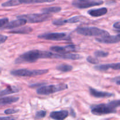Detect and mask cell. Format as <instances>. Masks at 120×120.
Segmentation results:
<instances>
[{
    "instance_id": "83f0119b",
    "label": "cell",
    "mask_w": 120,
    "mask_h": 120,
    "mask_svg": "<svg viewBox=\"0 0 120 120\" xmlns=\"http://www.w3.org/2000/svg\"><path fill=\"white\" fill-rule=\"evenodd\" d=\"M19 111V110L18 109H7L5 110L4 113L7 115H10L13 114H15Z\"/></svg>"
},
{
    "instance_id": "44dd1931",
    "label": "cell",
    "mask_w": 120,
    "mask_h": 120,
    "mask_svg": "<svg viewBox=\"0 0 120 120\" xmlns=\"http://www.w3.org/2000/svg\"><path fill=\"white\" fill-rule=\"evenodd\" d=\"M56 69V70L62 71V72H69V71H71L73 68L72 66L69 65V64H61L57 65Z\"/></svg>"
},
{
    "instance_id": "7402d4cb",
    "label": "cell",
    "mask_w": 120,
    "mask_h": 120,
    "mask_svg": "<svg viewBox=\"0 0 120 120\" xmlns=\"http://www.w3.org/2000/svg\"><path fill=\"white\" fill-rule=\"evenodd\" d=\"M55 0H19L21 4H38L45 2H52Z\"/></svg>"
},
{
    "instance_id": "836d02e7",
    "label": "cell",
    "mask_w": 120,
    "mask_h": 120,
    "mask_svg": "<svg viewBox=\"0 0 120 120\" xmlns=\"http://www.w3.org/2000/svg\"><path fill=\"white\" fill-rule=\"evenodd\" d=\"M14 118L11 117H0V120H12Z\"/></svg>"
},
{
    "instance_id": "8d00e7d4",
    "label": "cell",
    "mask_w": 120,
    "mask_h": 120,
    "mask_svg": "<svg viewBox=\"0 0 120 120\" xmlns=\"http://www.w3.org/2000/svg\"><path fill=\"white\" fill-rule=\"evenodd\" d=\"M0 91H1V89H0Z\"/></svg>"
},
{
    "instance_id": "484cf974",
    "label": "cell",
    "mask_w": 120,
    "mask_h": 120,
    "mask_svg": "<svg viewBox=\"0 0 120 120\" xmlns=\"http://www.w3.org/2000/svg\"><path fill=\"white\" fill-rule=\"evenodd\" d=\"M46 115V111L44 110H41V111H37L35 114V118L37 119H40V118H43Z\"/></svg>"
},
{
    "instance_id": "5bb4252c",
    "label": "cell",
    "mask_w": 120,
    "mask_h": 120,
    "mask_svg": "<svg viewBox=\"0 0 120 120\" xmlns=\"http://www.w3.org/2000/svg\"><path fill=\"white\" fill-rule=\"evenodd\" d=\"M69 116V111L67 110L52 111L50 114V117L53 120H62L66 118Z\"/></svg>"
},
{
    "instance_id": "d6986e66",
    "label": "cell",
    "mask_w": 120,
    "mask_h": 120,
    "mask_svg": "<svg viewBox=\"0 0 120 120\" xmlns=\"http://www.w3.org/2000/svg\"><path fill=\"white\" fill-rule=\"evenodd\" d=\"M33 30L32 28L29 26H22L18 29H14L9 32L10 34H28Z\"/></svg>"
},
{
    "instance_id": "d6a6232c",
    "label": "cell",
    "mask_w": 120,
    "mask_h": 120,
    "mask_svg": "<svg viewBox=\"0 0 120 120\" xmlns=\"http://www.w3.org/2000/svg\"><path fill=\"white\" fill-rule=\"evenodd\" d=\"M112 82H115V83H116V84H117V85H118L119 86L120 84V77L119 76H118V77H115V78H114L113 79H112Z\"/></svg>"
},
{
    "instance_id": "ba28073f",
    "label": "cell",
    "mask_w": 120,
    "mask_h": 120,
    "mask_svg": "<svg viewBox=\"0 0 120 120\" xmlns=\"http://www.w3.org/2000/svg\"><path fill=\"white\" fill-rule=\"evenodd\" d=\"M38 38L42 39L49 40V41H69L70 39V36H68L65 33H48L42 34L38 36Z\"/></svg>"
},
{
    "instance_id": "30bf717a",
    "label": "cell",
    "mask_w": 120,
    "mask_h": 120,
    "mask_svg": "<svg viewBox=\"0 0 120 120\" xmlns=\"http://www.w3.org/2000/svg\"><path fill=\"white\" fill-rule=\"evenodd\" d=\"M120 35L118 34L117 35H107V36H102L99 38H96V41L99 43H106V44H113L117 43L120 42Z\"/></svg>"
},
{
    "instance_id": "4316f807",
    "label": "cell",
    "mask_w": 120,
    "mask_h": 120,
    "mask_svg": "<svg viewBox=\"0 0 120 120\" xmlns=\"http://www.w3.org/2000/svg\"><path fill=\"white\" fill-rule=\"evenodd\" d=\"M87 61L89 63H91V64H97L99 63V60L97 59V58H94V57H91V56H89L87 58Z\"/></svg>"
},
{
    "instance_id": "9a60e30c",
    "label": "cell",
    "mask_w": 120,
    "mask_h": 120,
    "mask_svg": "<svg viewBox=\"0 0 120 120\" xmlns=\"http://www.w3.org/2000/svg\"><path fill=\"white\" fill-rule=\"evenodd\" d=\"M90 93L91 96H94L97 98H104V97H111L114 96V94L111 93L105 92V91H101L96 90L92 87H90L89 89Z\"/></svg>"
},
{
    "instance_id": "cb8c5ba5",
    "label": "cell",
    "mask_w": 120,
    "mask_h": 120,
    "mask_svg": "<svg viewBox=\"0 0 120 120\" xmlns=\"http://www.w3.org/2000/svg\"><path fill=\"white\" fill-rule=\"evenodd\" d=\"M94 55L96 57H105L109 55V53L103 50H96L94 53Z\"/></svg>"
},
{
    "instance_id": "8992f818",
    "label": "cell",
    "mask_w": 120,
    "mask_h": 120,
    "mask_svg": "<svg viewBox=\"0 0 120 120\" xmlns=\"http://www.w3.org/2000/svg\"><path fill=\"white\" fill-rule=\"evenodd\" d=\"M51 16L50 14L42 13V14H31L21 15L17 16V18L25 19L26 22L31 23L42 22L48 20Z\"/></svg>"
},
{
    "instance_id": "52a82bcc",
    "label": "cell",
    "mask_w": 120,
    "mask_h": 120,
    "mask_svg": "<svg viewBox=\"0 0 120 120\" xmlns=\"http://www.w3.org/2000/svg\"><path fill=\"white\" fill-rule=\"evenodd\" d=\"M102 0H74L72 2L73 6L79 9H85L90 7L102 5Z\"/></svg>"
},
{
    "instance_id": "2e32d148",
    "label": "cell",
    "mask_w": 120,
    "mask_h": 120,
    "mask_svg": "<svg viewBox=\"0 0 120 120\" xmlns=\"http://www.w3.org/2000/svg\"><path fill=\"white\" fill-rule=\"evenodd\" d=\"M108 9L105 7L98 8V9H91L87 11L89 15L93 17H99L103 16L107 13Z\"/></svg>"
},
{
    "instance_id": "6da1fadb",
    "label": "cell",
    "mask_w": 120,
    "mask_h": 120,
    "mask_svg": "<svg viewBox=\"0 0 120 120\" xmlns=\"http://www.w3.org/2000/svg\"><path fill=\"white\" fill-rule=\"evenodd\" d=\"M55 53L48 51L39 50H31L20 55L15 59V64L33 63L40 59L53 58Z\"/></svg>"
},
{
    "instance_id": "7a4b0ae2",
    "label": "cell",
    "mask_w": 120,
    "mask_h": 120,
    "mask_svg": "<svg viewBox=\"0 0 120 120\" xmlns=\"http://www.w3.org/2000/svg\"><path fill=\"white\" fill-rule=\"evenodd\" d=\"M120 101L114 100L107 104H100L91 106V112L96 116H103L117 112V109L120 107Z\"/></svg>"
},
{
    "instance_id": "e0dca14e",
    "label": "cell",
    "mask_w": 120,
    "mask_h": 120,
    "mask_svg": "<svg viewBox=\"0 0 120 120\" xmlns=\"http://www.w3.org/2000/svg\"><path fill=\"white\" fill-rule=\"evenodd\" d=\"M19 100V97H15V96H8V97H2V98H0V106L16 103Z\"/></svg>"
},
{
    "instance_id": "8fae6325",
    "label": "cell",
    "mask_w": 120,
    "mask_h": 120,
    "mask_svg": "<svg viewBox=\"0 0 120 120\" xmlns=\"http://www.w3.org/2000/svg\"><path fill=\"white\" fill-rule=\"evenodd\" d=\"M18 19L14 20V21H11L8 22L7 24L5 25L4 26H2V29H11L14 28H18L21 26L25 25L26 23V21L25 19L23 18H17Z\"/></svg>"
},
{
    "instance_id": "603a6c76",
    "label": "cell",
    "mask_w": 120,
    "mask_h": 120,
    "mask_svg": "<svg viewBox=\"0 0 120 120\" xmlns=\"http://www.w3.org/2000/svg\"><path fill=\"white\" fill-rule=\"evenodd\" d=\"M21 4L19 0H9L4 3L2 4V7H11L17 6Z\"/></svg>"
},
{
    "instance_id": "d4e9b609",
    "label": "cell",
    "mask_w": 120,
    "mask_h": 120,
    "mask_svg": "<svg viewBox=\"0 0 120 120\" xmlns=\"http://www.w3.org/2000/svg\"><path fill=\"white\" fill-rule=\"evenodd\" d=\"M80 21V17L78 16H75L73 17H71L70 18L68 19L63 20L64 25L66 23H75L79 22Z\"/></svg>"
},
{
    "instance_id": "4fadbf2b",
    "label": "cell",
    "mask_w": 120,
    "mask_h": 120,
    "mask_svg": "<svg viewBox=\"0 0 120 120\" xmlns=\"http://www.w3.org/2000/svg\"><path fill=\"white\" fill-rule=\"evenodd\" d=\"M94 69L98 71H107L110 69H112L114 70H119L120 69V63H110V64H99L94 66Z\"/></svg>"
},
{
    "instance_id": "7c38bea8",
    "label": "cell",
    "mask_w": 120,
    "mask_h": 120,
    "mask_svg": "<svg viewBox=\"0 0 120 120\" xmlns=\"http://www.w3.org/2000/svg\"><path fill=\"white\" fill-rule=\"evenodd\" d=\"M53 58L60 59H66V60H79L82 58V56L80 55L71 53H67L60 54L57 53L54 55Z\"/></svg>"
},
{
    "instance_id": "9c48e42d",
    "label": "cell",
    "mask_w": 120,
    "mask_h": 120,
    "mask_svg": "<svg viewBox=\"0 0 120 120\" xmlns=\"http://www.w3.org/2000/svg\"><path fill=\"white\" fill-rule=\"evenodd\" d=\"M78 49V47L75 45H69L65 46H53L50 48L51 51L56 52L57 53L63 54L67 53H70L71 52H75Z\"/></svg>"
},
{
    "instance_id": "3957f363",
    "label": "cell",
    "mask_w": 120,
    "mask_h": 120,
    "mask_svg": "<svg viewBox=\"0 0 120 120\" xmlns=\"http://www.w3.org/2000/svg\"><path fill=\"white\" fill-rule=\"evenodd\" d=\"M76 32L78 34L88 36H104L110 35L107 30L94 26L80 27L76 29Z\"/></svg>"
},
{
    "instance_id": "e575fe53",
    "label": "cell",
    "mask_w": 120,
    "mask_h": 120,
    "mask_svg": "<svg viewBox=\"0 0 120 120\" xmlns=\"http://www.w3.org/2000/svg\"><path fill=\"white\" fill-rule=\"evenodd\" d=\"M71 116H74V117H76V113H75V111H74V110H71Z\"/></svg>"
},
{
    "instance_id": "1f68e13d",
    "label": "cell",
    "mask_w": 120,
    "mask_h": 120,
    "mask_svg": "<svg viewBox=\"0 0 120 120\" xmlns=\"http://www.w3.org/2000/svg\"><path fill=\"white\" fill-rule=\"evenodd\" d=\"M113 27L115 29H117L118 30V32H120V22H117L116 23H114Z\"/></svg>"
},
{
    "instance_id": "5b68a950",
    "label": "cell",
    "mask_w": 120,
    "mask_h": 120,
    "mask_svg": "<svg viewBox=\"0 0 120 120\" xmlns=\"http://www.w3.org/2000/svg\"><path fill=\"white\" fill-rule=\"evenodd\" d=\"M48 69L43 70H29L26 69H21L11 71V75L18 77H34L47 73Z\"/></svg>"
},
{
    "instance_id": "f1b7e54d",
    "label": "cell",
    "mask_w": 120,
    "mask_h": 120,
    "mask_svg": "<svg viewBox=\"0 0 120 120\" xmlns=\"http://www.w3.org/2000/svg\"><path fill=\"white\" fill-rule=\"evenodd\" d=\"M52 23L54 25L58 26L64 25V22H63V19H55V20H53V21H52Z\"/></svg>"
},
{
    "instance_id": "ffe728a7",
    "label": "cell",
    "mask_w": 120,
    "mask_h": 120,
    "mask_svg": "<svg viewBox=\"0 0 120 120\" xmlns=\"http://www.w3.org/2000/svg\"><path fill=\"white\" fill-rule=\"evenodd\" d=\"M62 10L61 7H51L48 8H44L41 9V11L43 13L50 14V13H57Z\"/></svg>"
},
{
    "instance_id": "4dcf8cb0",
    "label": "cell",
    "mask_w": 120,
    "mask_h": 120,
    "mask_svg": "<svg viewBox=\"0 0 120 120\" xmlns=\"http://www.w3.org/2000/svg\"><path fill=\"white\" fill-rule=\"evenodd\" d=\"M8 39V37L5 35H1L0 34V45L2 44V43H4L7 39Z\"/></svg>"
},
{
    "instance_id": "d590c367",
    "label": "cell",
    "mask_w": 120,
    "mask_h": 120,
    "mask_svg": "<svg viewBox=\"0 0 120 120\" xmlns=\"http://www.w3.org/2000/svg\"><path fill=\"white\" fill-rule=\"evenodd\" d=\"M1 69L0 68V73H1Z\"/></svg>"
},
{
    "instance_id": "ac0fdd59",
    "label": "cell",
    "mask_w": 120,
    "mask_h": 120,
    "mask_svg": "<svg viewBox=\"0 0 120 120\" xmlns=\"http://www.w3.org/2000/svg\"><path fill=\"white\" fill-rule=\"evenodd\" d=\"M21 90V89L17 86H10L7 87L5 90L0 91V97H3V96H7V95L11 94L12 93H18Z\"/></svg>"
},
{
    "instance_id": "f546056e",
    "label": "cell",
    "mask_w": 120,
    "mask_h": 120,
    "mask_svg": "<svg viewBox=\"0 0 120 120\" xmlns=\"http://www.w3.org/2000/svg\"><path fill=\"white\" fill-rule=\"evenodd\" d=\"M9 21L8 18H4L0 19V28H2V26L7 24Z\"/></svg>"
},
{
    "instance_id": "277c9868",
    "label": "cell",
    "mask_w": 120,
    "mask_h": 120,
    "mask_svg": "<svg viewBox=\"0 0 120 120\" xmlns=\"http://www.w3.org/2000/svg\"><path fill=\"white\" fill-rule=\"evenodd\" d=\"M68 89L66 84H59L56 85H49L41 86L36 90V93L39 95H49L59 92Z\"/></svg>"
}]
</instances>
